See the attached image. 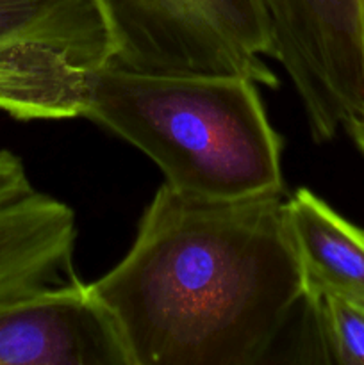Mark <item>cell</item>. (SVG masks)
<instances>
[{"label": "cell", "instance_id": "277c9868", "mask_svg": "<svg viewBox=\"0 0 364 365\" xmlns=\"http://www.w3.org/2000/svg\"><path fill=\"white\" fill-rule=\"evenodd\" d=\"M270 57L288 71L310 135L325 143L364 113V0H261Z\"/></svg>", "mask_w": 364, "mask_h": 365}, {"label": "cell", "instance_id": "7a4b0ae2", "mask_svg": "<svg viewBox=\"0 0 364 365\" xmlns=\"http://www.w3.org/2000/svg\"><path fill=\"white\" fill-rule=\"evenodd\" d=\"M86 118L159 166L175 191L209 200L284 192L282 138L245 77L159 75L114 63L64 71L38 120Z\"/></svg>", "mask_w": 364, "mask_h": 365}, {"label": "cell", "instance_id": "8fae6325", "mask_svg": "<svg viewBox=\"0 0 364 365\" xmlns=\"http://www.w3.org/2000/svg\"><path fill=\"white\" fill-rule=\"evenodd\" d=\"M346 128L350 130V134H352L353 141H355V145L359 146L360 152L364 153V113L359 114L355 120L350 121Z\"/></svg>", "mask_w": 364, "mask_h": 365}, {"label": "cell", "instance_id": "6da1fadb", "mask_svg": "<svg viewBox=\"0 0 364 365\" xmlns=\"http://www.w3.org/2000/svg\"><path fill=\"white\" fill-rule=\"evenodd\" d=\"M89 291L131 365H256L305 307L284 192L209 200L163 184L127 255Z\"/></svg>", "mask_w": 364, "mask_h": 365}, {"label": "cell", "instance_id": "8992f818", "mask_svg": "<svg viewBox=\"0 0 364 365\" xmlns=\"http://www.w3.org/2000/svg\"><path fill=\"white\" fill-rule=\"evenodd\" d=\"M75 214L32 189L0 205V302L75 282Z\"/></svg>", "mask_w": 364, "mask_h": 365}, {"label": "cell", "instance_id": "52a82bcc", "mask_svg": "<svg viewBox=\"0 0 364 365\" xmlns=\"http://www.w3.org/2000/svg\"><path fill=\"white\" fill-rule=\"evenodd\" d=\"M285 210L305 292L364 307V230L305 187L285 198Z\"/></svg>", "mask_w": 364, "mask_h": 365}, {"label": "cell", "instance_id": "3957f363", "mask_svg": "<svg viewBox=\"0 0 364 365\" xmlns=\"http://www.w3.org/2000/svg\"><path fill=\"white\" fill-rule=\"evenodd\" d=\"M113 61L159 75L245 77L275 88L261 0H96Z\"/></svg>", "mask_w": 364, "mask_h": 365}, {"label": "cell", "instance_id": "30bf717a", "mask_svg": "<svg viewBox=\"0 0 364 365\" xmlns=\"http://www.w3.org/2000/svg\"><path fill=\"white\" fill-rule=\"evenodd\" d=\"M27 171L18 155L0 150V205L32 191Z\"/></svg>", "mask_w": 364, "mask_h": 365}, {"label": "cell", "instance_id": "7c38bea8", "mask_svg": "<svg viewBox=\"0 0 364 365\" xmlns=\"http://www.w3.org/2000/svg\"><path fill=\"white\" fill-rule=\"evenodd\" d=\"M363 50H364V11H363Z\"/></svg>", "mask_w": 364, "mask_h": 365}, {"label": "cell", "instance_id": "5b68a950", "mask_svg": "<svg viewBox=\"0 0 364 365\" xmlns=\"http://www.w3.org/2000/svg\"><path fill=\"white\" fill-rule=\"evenodd\" d=\"M0 365H131L106 307L75 280L0 302Z\"/></svg>", "mask_w": 364, "mask_h": 365}, {"label": "cell", "instance_id": "9c48e42d", "mask_svg": "<svg viewBox=\"0 0 364 365\" xmlns=\"http://www.w3.org/2000/svg\"><path fill=\"white\" fill-rule=\"evenodd\" d=\"M320 362L364 365V307L330 294H309Z\"/></svg>", "mask_w": 364, "mask_h": 365}, {"label": "cell", "instance_id": "ba28073f", "mask_svg": "<svg viewBox=\"0 0 364 365\" xmlns=\"http://www.w3.org/2000/svg\"><path fill=\"white\" fill-rule=\"evenodd\" d=\"M54 50L81 70L113 61V43L96 0H0V50Z\"/></svg>", "mask_w": 364, "mask_h": 365}]
</instances>
